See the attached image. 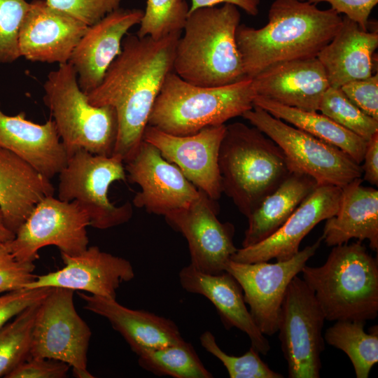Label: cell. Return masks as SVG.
<instances>
[{
  "instance_id": "obj_1",
  "label": "cell",
  "mask_w": 378,
  "mask_h": 378,
  "mask_svg": "<svg viewBox=\"0 0 378 378\" xmlns=\"http://www.w3.org/2000/svg\"><path fill=\"white\" fill-rule=\"evenodd\" d=\"M181 33L158 40L126 35L120 53L102 82L86 94L92 105L110 106L115 110L118 132L114 154L124 162L134 155L143 141L155 101L167 74L173 71L175 49Z\"/></svg>"
},
{
  "instance_id": "obj_2",
  "label": "cell",
  "mask_w": 378,
  "mask_h": 378,
  "mask_svg": "<svg viewBox=\"0 0 378 378\" xmlns=\"http://www.w3.org/2000/svg\"><path fill=\"white\" fill-rule=\"evenodd\" d=\"M342 22V17L333 9L321 10L308 1H274L265 26L255 29L242 24L237 29L246 78L279 62L316 57Z\"/></svg>"
},
{
  "instance_id": "obj_3",
  "label": "cell",
  "mask_w": 378,
  "mask_h": 378,
  "mask_svg": "<svg viewBox=\"0 0 378 378\" xmlns=\"http://www.w3.org/2000/svg\"><path fill=\"white\" fill-rule=\"evenodd\" d=\"M241 14L234 5L188 13L175 49L173 71L201 87H220L247 79L236 41Z\"/></svg>"
},
{
  "instance_id": "obj_4",
  "label": "cell",
  "mask_w": 378,
  "mask_h": 378,
  "mask_svg": "<svg viewBox=\"0 0 378 378\" xmlns=\"http://www.w3.org/2000/svg\"><path fill=\"white\" fill-rule=\"evenodd\" d=\"M218 166L222 192L246 218L293 172L274 141L240 122L226 125Z\"/></svg>"
},
{
  "instance_id": "obj_5",
  "label": "cell",
  "mask_w": 378,
  "mask_h": 378,
  "mask_svg": "<svg viewBox=\"0 0 378 378\" xmlns=\"http://www.w3.org/2000/svg\"><path fill=\"white\" fill-rule=\"evenodd\" d=\"M301 273L326 320L365 322L377 317L378 261L362 241L332 246L323 265H306Z\"/></svg>"
},
{
  "instance_id": "obj_6",
  "label": "cell",
  "mask_w": 378,
  "mask_h": 378,
  "mask_svg": "<svg viewBox=\"0 0 378 378\" xmlns=\"http://www.w3.org/2000/svg\"><path fill=\"white\" fill-rule=\"evenodd\" d=\"M255 96L250 78L220 87H201L171 71L155 101L148 125L170 134H193L242 116L253 108Z\"/></svg>"
},
{
  "instance_id": "obj_7",
  "label": "cell",
  "mask_w": 378,
  "mask_h": 378,
  "mask_svg": "<svg viewBox=\"0 0 378 378\" xmlns=\"http://www.w3.org/2000/svg\"><path fill=\"white\" fill-rule=\"evenodd\" d=\"M43 87V102L53 117L67 158L80 150L105 156L114 154L118 132L115 110L88 102L71 63L59 64L50 71Z\"/></svg>"
},
{
  "instance_id": "obj_8",
  "label": "cell",
  "mask_w": 378,
  "mask_h": 378,
  "mask_svg": "<svg viewBox=\"0 0 378 378\" xmlns=\"http://www.w3.org/2000/svg\"><path fill=\"white\" fill-rule=\"evenodd\" d=\"M58 176L57 198L77 202L88 214L90 226L106 230L124 224L132 217L130 202L116 206L108 197L110 186L127 178L125 162L120 155L105 156L80 150L67 158Z\"/></svg>"
},
{
  "instance_id": "obj_9",
  "label": "cell",
  "mask_w": 378,
  "mask_h": 378,
  "mask_svg": "<svg viewBox=\"0 0 378 378\" xmlns=\"http://www.w3.org/2000/svg\"><path fill=\"white\" fill-rule=\"evenodd\" d=\"M242 117L284 151L292 172L312 177L318 186L342 188L362 176L361 165L337 147L278 119L253 106Z\"/></svg>"
},
{
  "instance_id": "obj_10",
  "label": "cell",
  "mask_w": 378,
  "mask_h": 378,
  "mask_svg": "<svg viewBox=\"0 0 378 378\" xmlns=\"http://www.w3.org/2000/svg\"><path fill=\"white\" fill-rule=\"evenodd\" d=\"M325 321L314 293L302 279L295 276L283 300L277 331L288 377H320Z\"/></svg>"
},
{
  "instance_id": "obj_11",
  "label": "cell",
  "mask_w": 378,
  "mask_h": 378,
  "mask_svg": "<svg viewBox=\"0 0 378 378\" xmlns=\"http://www.w3.org/2000/svg\"><path fill=\"white\" fill-rule=\"evenodd\" d=\"M74 290L52 287L40 302L36 315L31 357L62 361L78 378H92L88 370L92 332L74 303Z\"/></svg>"
},
{
  "instance_id": "obj_12",
  "label": "cell",
  "mask_w": 378,
  "mask_h": 378,
  "mask_svg": "<svg viewBox=\"0 0 378 378\" xmlns=\"http://www.w3.org/2000/svg\"><path fill=\"white\" fill-rule=\"evenodd\" d=\"M88 226L89 216L77 202L49 195L35 206L8 244L15 258L24 262H34L38 251L48 246L75 255L88 247Z\"/></svg>"
},
{
  "instance_id": "obj_13",
  "label": "cell",
  "mask_w": 378,
  "mask_h": 378,
  "mask_svg": "<svg viewBox=\"0 0 378 378\" xmlns=\"http://www.w3.org/2000/svg\"><path fill=\"white\" fill-rule=\"evenodd\" d=\"M321 237L289 260L274 263H242L230 260L225 271L232 274L243 290L244 299L256 326L265 335L278 331L279 315L287 288L316 252Z\"/></svg>"
},
{
  "instance_id": "obj_14",
  "label": "cell",
  "mask_w": 378,
  "mask_h": 378,
  "mask_svg": "<svg viewBox=\"0 0 378 378\" xmlns=\"http://www.w3.org/2000/svg\"><path fill=\"white\" fill-rule=\"evenodd\" d=\"M125 169L128 180L141 188L133 198L134 206L149 214L164 216L188 206L200 195L180 169L146 141L125 162Z\"/></svg>"
},
{
  "instance_id": "obj_15",
  "label": "cell",
  "mask_w": 378,
  "mask_h": 378,
  "mask_svg": "<svg viewBox=\"0 0 378 378\" xmlns=\"http://www.w3.org/2000/svg\"><path fill=\"white\" fill-rule=\"evenodd\" d=\"M214 202L200 190L199 197L188 206L164 216L167 223L186 238L190 265L209 274L225 272L237 250L233 241L234 227L218 220Z\"/></svg>"
},
{
  "instance_id": "obj_16",
  "label": "cell",
  "mask_w": 378,
  "mask_h": 378,
  "mask_svg": "<svg viewBox=\"0 0 378 378\" xmlns=\"http://www.w3.org/2000/svg\"><path fill=\"white\" fill-rule=\"evenodd\" d=\"M225 127V124L209 126L193 134L177 136L147 125L143 140L156 147L189 181L217 201L223 193L218 156Z\"/></svg>"
},
{
  "instance_id": "obj_17",
  "label": "cell",
  "mask_w": 378,
  "mask_h": 378,
  "mask_svg": "<svg viewBox=\"0 0 378 378\" xmlns=\"http://www.w3.org/2000/svg\"><path fill=\"white\" fill-rule=\"evenodd\" d=\"M341 193L339 186H318L274 233L258 244L237 249L231 260L253 263L290 259L299 252L304 237L317 224L337 213Z\"/></svg>"
},
{
  "instance_id": "obj_18",
  "label": "cell",
  "mask_w": 378,
  "mask_h": 378,
  "mask_svg": "<svg viewBox=\"0 0 378 378\" xmlns=\"http://www.w3.org/2000/svg\"><path fill=\"white\" fill-rule=\"evenodd\" d=\"M61 257L64 264L62 268L36 275L25 288H63L116 299L120 284L132 281L135 276L129 260L103 251L97 246H88L75 255L61 253Z\"/></svg>"
},
{
  "instance_id": "obj_19",
  "label": "cell",
  "mask_w": 378,
  "mask_h": 378,
  "mask_svg": "<svg viewBox=\"0 0 378 378\" xmlns=\"http://www.w3.org/2000/svg\"><path fill=\"white\" fill-rule=\"evenodd\" d=\"M88 26L50 6L46 0H34L19 34L21 57L31 62H69Z\"/></svg>"
},
{
  "instance_id": "obj_20",
  "label": "cell",
  "mask_w": 378,
  "mask_h": 378,
  "mask_svg": "<svg viewBox=\"0 0 378 378\" xmlns=\"http://www.w3.org/2000/svg\"><path fill=\"white\" fill-rule=\"evenodd\" d=\"M143 15L141 9L119 8L88 26L69 61L84 93L87 94L99 85L120 53L125 36L132 27L139 24Z\"/></svg>"
},
{
  "instance_id": "obj_21",
  "label": "cell",
  "mask_w": 378,
  "mask_h": 378,
  "mask_svg": "<svg viewBox=\"0 0 378 378\" xmlns=\"http://www.w3.org/2000/svg\"><path fill=\"white\" fill-rule=\"evenodd\" d=\"M251 79L256 95L308 111H318L322 97L330 86L316 57L272 64Z\"/></svg>"
},
{
  "instance_id": "obj_22",
  "label": "cell",
  "mask_w": 378,
  "mask_h": 378,
  "mask_svg": "<svg viewBox=\"0 0 378 378\" xmlns=\"http://www.w3.org/2000/svg\"><path fill=\"white\" fill-rule=\"evenodd\" d=\"M181 287L187 292L199 294L215 307L227 330L236 328L247 335L251 346L266 355L269 341L256 326L244 299L241 287L234 277L225 271L218 274L203 273L190 265L178 274Z\"/></svg>"
},
{
  "instance_id": "obj_23",
  "label": "cell",
  "mask_w": 378,
  "mask_h": 378,
  "mask_svg": "<svg viewBox=\"0 0 378 378\" xmlns=\"http://www.w3.org/2000/svg\"><path fill=\"white\" fill-rule=\"evenodd\" d=\"M78 295L85 302L84 309L107 319L136 355L144 350L162 348L185 340L177 325L169 318L145 310L128 308L114 298L80 291Z\"/></svg>"
},
{
  "instance_id": "obj_24",
  "label": "cell",
  "mask_w": 378,
  "mask_h": 378,
  "mask_svg": "<svg viewBox=\"0 0 378 378\" xmlns=\"http://www.w3.org/2000/svg\"><path fill=\"white\" fill-rule=\"evenodd\" d=\"M0 148L14 153L49 179L58 175L68 158L52 120L37 124L24 112L9 115L1 103Z\"/></svg>"
},
{
  "instance_id": "obj_25",
  "label": "cell",
  "mask_w": 378,
  "mask_h": 378,
  "mask_svg": "<svg viewBox=\"0 0 378 378\" xmlns=\"http://www.w3.org/2000/svg\"><path fill=\"white\" fill-rule=\"evenodd\" d=\"M377 30L363 29L346 16L332 38L316 55L331 87L340 88L351 81L373 74Z\"/></svg>"
},
{
  "instance_id": "obj_26",
  "label": "cell",
  "mask_w": 378,
  "mask_h": 378,
  "mask_svg": "<svg viewBox=\"0 0 378 378\" xmlns=\"http://www.w3.org/2000/svg\"><path fill=\"white\" fill-rule=\"evenodd\" d=\"M54 192L50 179L14 153L0 148V210L5 225L15 234L35 206Z\"/></svg>"
},
{
  "instance_id": "obj_27",
  "label": "cell",
  "mask_w": 378,
  "mask_h": 378,
  "mask_svg": "<svg viewBox=\"0 0 378 378\" xmlns=\"http://www.w3.org/2000/svg\"><path fill=\"white\" fill-rule=\"evenodd\" d=\"M357 178L342 188L337 213L326 220L321 236L328 246L346 244L351 239L368 240L378 250V190L362 186Z\"/></svg>"
},
{
  "instance_id": "obj_28",
  "label": "cell",
  "mask_w": 378,
  "mask_h": 378,
  "mask_svg": "<svg viewBox=\"0 0 378 378\" xmlns=\"http://www.w3.org/2000/svg\"><path fill=\"white\" fill-rule=\"evenodd\" d=\"M317 186L312 177L293 172L247 218L242 247L258 244L274 233Z\"/></svg>"
},
{
  "instance_id": "obj_29",
  "label": "cell",
  "mask_w": 378,
  "mask_h": 378,
  "mask_svg": "<svg viewBox=\"0 0 378 378\" xmlns=\"http://www.w3.org/2000/svg\"><path fill=\"white\" fill-rule=\"evenodd\" d=\"M253 106H258L274 117L337 147L358 164L363 162L367 141L326 115L317 111H308L288 106L258 95L253 99Z\"/></svg>"
},
{
  "instance_id": "obj_30",
  "label": "cell",
  "mask_w": 378,
  "mask_h": 378,
  "mask_svg": "<svg viewBox=\"0 0 378 378\" xmlns=\"http://www.w3.org/2000/svg\"><path fill=\"white\" fill-rule=\"evenodd\" d=\"M365 324L360 321H337L323 336L327 344L347 355L357 378H368L372 368L378 362L377 326L367 333Z\"/></svg>"
},
{
  "instance_id": "obj_31",
  "label": "cell",
  "mask_w": 378,
  "mask_h": 378,
  "mask_svg": "<svg viewBox=\"0 0 378 378\" xmlns=\"http://www.w3.org/2000/svg\"><path fill=\"white\" fill-rule=\"evenodd\" d=\"M139 365L157 376L174 378H212L192 344L186 340L147 349L136 355Z\"/></svg>"
},
{
  "instance_id": "obj_32",
  "label": "cell",
  "mask_w": 378,
  "mask_h": 378,
  "mask_svg": "<svg viewBox=\"0 0 378 378\" xmlns=\"http://www.w3.org/2000/svg\"><path fill=\"white\" fill-rule=\"evenodd\" d=\"M40 302L26 308L0 328V377L6 378L31 357L32 332Z\"/></svg>"
},
{
  "instance_id": "obj_33",
  "label": "cell",
  "mask_w": 378,
  "mask_h": 378,
  "mask_svg": "<svg viewBox=\"0 0 378 378\" xmlns=\"http://www.w3.org/2000/svg\"><path fill=\"white\" fill-rule=\"evenodd\" d=\"M318 111L365 141L378 132V120L360 109L340 88L330 86L327 89L319 104Z\"/></svg>"
},
{
  "instance_id": "obj_34",
  "label": "cell",
  "mask_w": 378,
  "mask_h": 378,
  "mask_svg": "<svg viewBox=\"0 0 378 378\" xmlns=\"http://www.w3.org/2000/svg\"><path fill=\"white\" fill-rule=\"evenodd\" d=\"M189 10L186 0H147L136 35L158 40L181 32Z\"/></svg>"
},
{
  "instance_id": "obj_35",
  "label": "cell",
  "mask_w": 378,
  "mask_h": 378,
  "mask_svg": "<svg viewBox=\"0 0 378 378\" xmlns=\"http://www.w3.org/2000/svg\"><path fill=\"white\" fill-rule=\"evenodd\" d=\"M202 346L218 358L226 368L230 378H283L284 376L270 369L262 360L260 353L251 346L240 356H231L218 345L214 335L209 330L200 337Z\"/></svg>"
},
{
  "instance_id": "obj_36",
  "label": "cell",
  "mask_w": 378,
  "mask_h": 378,
  "mask_svg": "<svg viewBox=\"0 0 378 378\" xmlns=\"http://www.w3.org/2000/svg\"><path fill=\"white\" fill-rule=\"evenodd\" d=\"M29 6L26 0H0V64L21 57L19 34Z\"/></svg>"
},
{
  "instance_id": "obj_37",
  "label": "cell",
  "mask_w": 378,
  "mask_h": 378,
  "mask_svg": "<svg viewBox=\"0 0 378 378\" xmlns=\"http://www.w3.org/2000/svg\"><path fill=\"white\" fill-rule=\"evenodd\" d=\"M34 269V262L17 260L8 242L0 244V293L25 288L36 277Z\"/></svg>"
},
{
  "instance_id": "obj_38",
  "label": "cell",
  "mask_w": 378,
  "mask_h": 378,
  "mask_svg": "<svg viewBox=\"0 0 378 378\" xmlns=\"http://www.w3.org/2000/svg\"><path fill=\"white\" fill-rule=\"evenodd\" d=\"M88 26L96 23L109 13L120 8L121 0H46Z\"/></svg>"
},
{
  "instance_id": "obj_39",
  "label": "cell",
  "mask_w": 378,
  "mask_h": 378,
  "mask_svg": "<svg viewBox=\"0 0 378 378\" xmlns=\"http://www.w3.org/2000/svg\"><path fill=\"white\" fill-rule=\"evenodd\" d=\"M51 288H22L1 295L0 328L26 308L43 300Z\"/></svg>"
},
{
  "instance_id": "obj_40",
  "label": "cell",
  "mask_w": 378,
  "mask_h": 378,
  "mask_svg": "<svg viewBox=\"0 0 378 378\" xmlns=\"http://www.w3.org/2000/svg\"><path fill=\"white\" fill-rule=\"evenodd\" d=\"M344 94L367 115L378 120V75L342 85Z\"/></svg>"
},
{
  "instance_id": "obj_41",
  "label": "cell",
  "mask_w": 378,
  "mask_h": 378,
  "mask_svg": "<svg viewBox=\"0 0 378 378\" xmlns=\"http://www.w3.org/2000/svg\"><path fill=\"white\" fill-rule=\"evenodd\" d=\"M69 368L60 360L30 357L10 372L6 378H64Z\"/></svg>"
},
{
  "instance_id": "obj_42",
  "label": "cell",
  "mask_w": 378,
  "mask_h": 378,
  "mask_svg": "<svg viewBox=\"0 0 378 378\" xmlns=\"http://www.w3.org/2000/svg\"><path fill=\"white\" fill-rule=\"evenodd\" d=\"M312 4L326 2L339 14H344L356 22L363 29L368 30L369 18L378 0H307Z\"/></svg>"
},
{
  "instance_id": "obj_43",
  "label": "cell",
  "mask_w": 378,
  "mask_h": 378,
  "mask_svg": "<svg viewBox=\"0 0 378 378\" xmlns=\"http://www.w3.org/2000/svg\"><path fill=\"white\" fill-rule=\"evenodd\" d=\"M361 166L363 180L372 185H378V132L367 141Z\"/></svg>"
},
{
  "instance_id": "obj_44",
  "label": "cell",
  "mask_w": 378,
  "mask_h": 378,
  "mask_svg": "<svg viewBox=\"0 0 378 378\" xmlns=\"http://www.w3.org/2000/svg\"><path fill=\"white\" fill-rule=\"evenodd\" d=\"M260 0H191L190 11L204 7L216 6L220 4H230L241 8L247 14L255 16L259 13Z\"/></svg>"
},
{
  "instance_id": "obj_45",
  "label": "cell",
  "mask_w": 378,
  "mask_h": 378,
  "mask_svg": "<svg viewBox=\"0 0 378 378\" xmlns=\"http://www.w3.org/2000/svg\"><path fill=\"white\" fill-rule=\"evenodd\" d=\"M14 237L15 234L5 225L3 215L0 210V244L6 243L11 241Z\"/></svg>"
},
{
  "instance_id": "obj_46",
  "label": "cell",
  "mask_w": 378,
  "mask_h": 378,
  "mask_svg": "<svg viewBox=\"0 0 378 378\" xmlns=\"http://www.w3.org/2000/svg\"><path fill=\"white\" fill-rule=\"evenodd\" d=\"M302 1H305V0H302Z\"/></svg>"
}]
</instances>
